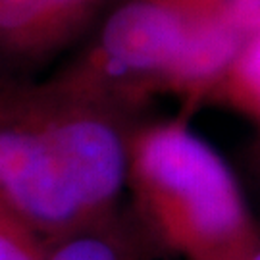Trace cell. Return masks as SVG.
Segmentation results:
<instances>
[{"mask_svg":"<svg viewBox=\"0 0 260 260\" xmlns=\"http://www.w3.org/2000/svg\"><path fill=\"white\" fill-rule=\"evenodd\" d=\"M127 195L158 249L181 260H243L260 237L239 176L183 118L137 123Z\"/></svg>","mask_w":260,"mask_h":260,"instance_id":"obj_1","label":"cell"},{"mask_svg":"<svg viewBox=\"0 0 260 260\" xmlns=\"http://www.w3.org/2000/svg\"><path fill=\"white\" fill-rule=\"evenodd\" d=\"M212 12L220 10L206 0H118L91 45L56 77L135 112L149 94L170 93Z\"/></svg>","mask_w":260,"mask_h":260,"instance_id":"obj_2","label":"cell"},{"mask_svg":"<svg viewBox=\"0 0 260 260\" xmlns=\"http://www.w3.org/2000/svg\"><path fill=\"white\" fill-rule=\"evenodd\" d=\"M0 206L45 241L93 223L39 121L31 83L6 79H0Z\"/></svg>","mask_w":260,"mask_h":260,"instance_id":"obj_3","label":"cell"},{"mask_svg":"<svg viewBox=\"0 0 260 260\" xmlns=\"http://www.w3.org/2000/svg\"><path fill=\"white\" fill-rule=\"evenodd\" d=\"M114 0H0V60L37 66L74 47Z\"/></svg>","mask_w":260,"mask_h":260,"instance_id":"obj_4","label":"cell"},{"mask_svg":"<svg viewBox=\"0 0 260 260\" xmlns=\"http://www.w3.org/2000/svg\"><path fill=\"white\" fill-rule=\"evenodd\" d=\"M160 251L131 210L47 241V260H154Z\"/></svg>","mask_w":260,"mask_h":260,"instance_id":"obj_5","label":"cell"},{"mask_svg":"<svg viewBox=\"0 0 260 260\" xmlns=\"http://www.w3.org/2000/svg\"><path fill=\"white\" fill-rule=\"evenodd\" d=\"M210 99H220L260 123V33L247 41Z\"/></svg>","mask_w":260,"mask_h":260,"instance_id":"obj_6","label":"cell"},{"mask_svg":"<svg viewBox=\"0 0 260 260\" xmlns=\"http://www.w3.org/2000/svg\"><path fill=\"white\" fill-rule=\"evenodd\" d=\"M0 260H47V241L0 206Z\"/></svg>","mask_w":260,"mask_h":260,"instance_id":"obj_7","label":"cell"},{"mask_svg":"<svg viewBox=\"0 0 260 260\" xmlns=\"http://www.w3.org/2000/svg\"><path fill=\"white\" fill-rule=\"evenodd\" d=\"M232 19L249 39L260 33V0H206Z\"/></svg>","mask_w":260,"mask_h":260,"instance_id":"obj_8","label":"cell"},{"mask_svg":"<svg viewBox=\"0 0 260 260\" xmlns=\"http://www.w3.org/2000/svg\"><path fill=\"white\" fill-rule=\"evenodd\" d=\"M247 174H249V183H251L254 201L260 206V137L252 143L247 152ZM256 218L260 222V212H256Z\"/></svg>","mask_w":260,"mask_h":260,"instance_id":"obj_9","label":"cell"},{"mask_svg":"<svg viewBox=\"0 0 260 260\" xmlns=\"http://www.w3.org/2000/svg\"><path fill=\"white\" fill-rule=\"evenodd\" d=\"M243 260H260V237L256 239V243L252 245L251 249H249V252L243 256Z\"/></svg>","mask_w":260,"mask_h":260,"instance_id":"obj_10","label":"cell"}]
</instances>
